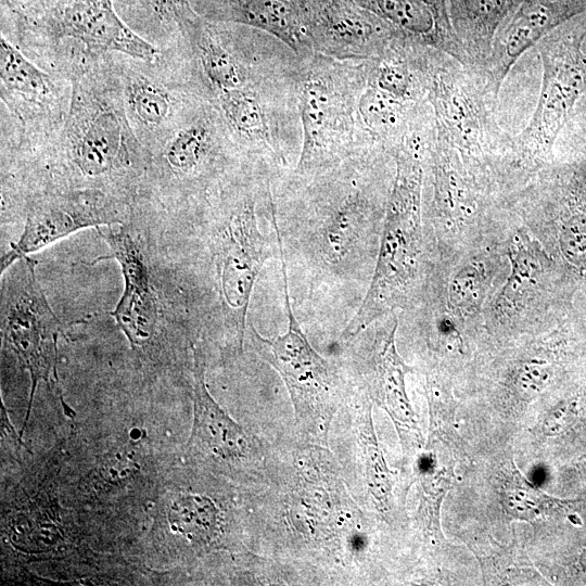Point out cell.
I'll use <instances>...</instances> for the list:
<instances>
[{
	"mask_svg": "<svg viewBox=\"0 0 586 586\" xmlns=\"http://www.w3.org/2000/svg\"><path fill=\"white\" fill-rule=\"evenodd\" d=\"M431 131L421 127L393 150L395 174L379 252L366 295L347 324L351 339L393 313H406L424 297L437 263L422 216L424 157Z\"/></svg>",
	"mask_w": 586,
	"mask_h": 586,
	"instance_id": "1",
	"label": "cell"
},
{
	"mask_svg": "<svg viewBox=\"0 0 586 586\" xmlns=\"http://www.w3.org/2000/svg\"><path fill=\"white\" fill-rule=\"evenodd\" d=\"M509 195L495 174L462 155L434 127L424 157L422 216L437 260L504 243L515 221Z\"/></svg>",
	"mask_w": 586,
	"mask_h": 586,
	"instance_id": "2",
	"label": "cell"
},
{
	"mask_svg": "<svg viewBox=\"0 0 586 586\" xmlns=\"http://www.w3.org/2000/svg\"><path fill=\"white\" fill-rule=\"evenodd\" d=\"M300 56L302 143L289 182L308 180L380 144L364 127L358 111L369 60H337L315 51Z\"/></svg>",
	"mask_w": 586,
	"mask_h": 586,
	"instance_id": "3",
	"label": "cell"
},
{
	"mask_svg": "<svg viewBox=\"0 0 586 586\" xmlns=\"http://www.w3.org/2000/svg\"><path fill=\"white\" fill-rule=\"evenodd\" d=\"M426 99L436 130L462 155L495 174L509 193L530 181L515 137L499 125L497 99L477 69L435 51Z\"/></svg>",
	"mask_w": 586,
	"mask_h": 586,
	"instance_id": "4",
	"label": "cell"
},
{
	"mask_svg": "<svg viewBox=\"0 0 586 586\" xmlns=\"http://www.w3.org/2000/svg\"><path fill=\"white\" fill-rule=\"evenodd\" d=\"M505 250L509 269L485 307V337L501 341L561 323L574 310L576 283L517 220Z\"/></svg>",
	"mask_w": 586,
	"mask_h": 586,
	"instance_id": "5",
	"label": "cell"
},
{
	"mask_svg": "<svg viewBox=\"0 0 586 586\" xmlns=\"http://www.w3.org/2000/svg\"><path fill=\"white\" fill-rule=\"evenodd\" d=\"M512 217L586 290V161H555L509 195Z\"/></svg>",
	"mask_w": 586,
	"mask_h": 586,
	"instance_id": "6",
	"label": "cell"
},
{
	"mask_svg": "<svg viewBox=\"0 0 586 586\" xmlns=\"http://www.w3.org/2000/svg\"><path fill=\"white\" fill-rule=\"evenodd\" d=\"M586 13L546 35L536 44L542 63L537 104L515 137L523 169L532 178L555 161V144L586 92Z\"/></svg>",
	"mask_w": 586,
	"mask_h": 586,
	"instance_id": "7",
	"label": "cell"
},
{
	"mask_svg": "<svg viewBox=\"0 0 586 586\" xmlns=\"http://www.w3.org/2000/svg\"><path fill=\"white\" fill-rule=\"evenodd\" d=\"M582 318L574 309L558 326L501 341L483 337L477 345L482 379L496 400L524 408L550 390L576 354Z\"/></svg>",
	"mask_w": 586,
	"mask_h": 586,
	"instance_id": "8",
	"label": "cell"
},
{
	"mask_svg": "<svg viewBox=\"0 0 586 586\" xmlns=\"http://www.w3.org/2000/svg\"><path fill=\"white\" fill-rule=\"evenodd\" d=\"M282 244V239L278 238L288 330L278 337L265 339L251 324L252 337L265 360L281 375L301 431L314 441L326 443L342 403V392L331 365L311 346L294 315Z\"/></svg>",
	"mask_w": 586,
	"mask_h": 586,
	"instance_id": "9",
	"label": "cell"
},
{
	"mask_svg": "<svg viewBox=\"0 0 586 586\" xmlns=\"http://www.w3.org/2000/svg\"><path fill=\"white\" fill-rule=\"evenodd\" d=\"M245 189L222 220L216 237V264L226 321L240 345L244 337L251 295L265 262L275 247L262 233L256 217V196Z\"/></svg>",
	"mask_w": 586,
	"mask_h": 586,
	"instance_id": "10",
	"label": "cell"
},
{
	"mask_svg": "<svg viewBox=\"0 0 586 586\" xmlns=\"http://www.w3.org/2000/svg\"><path fill=\"white\" fill-rule=\"evenodd\" d=\"M25 268L8 289L2 303V330L31 377L30 404L39 380L50 381L56 369V341L67 323L55 315L35 275L36 262L23 258Z\"/></svg>",
	"mask_w": 586,
	"mask_h": 586,
	"instance_id": "11",
	"label": "cell"
},
{
	"mask_svg": "<svg viewBox=\"0 0 586 586\" xmlns=\"http://www.w3.org/2000/svg\"><path fill=\"white\" fill-rule=\"evenodd\" d=\"M311 51L367 61L384 55L403 39L390 25L353 0H298Z\"/></svg>",
	"mask_w": 586,
	"mask_h": 586,
	"instance_id": "12",
	"label": "cell"
},
{
	"mask_svg": "<svg viewBox=\"0 0 586 586\" xmlns=\"http://www.w3.org/2000/svg\"><path fill=\"white\" fill-rule=\"evenodd\" d=\"M509 269L505 242L437 260L428 291L466 330L484 336L485 307Z\"/></svg>",
	"mask_w": 586,
	"mask_h": 586,
	"instance_id": "13",
	"label": "cell"
},
{
	"mask_svg": "<svg viewBox=\"0 0 586 586\" xmlns=\"http://www.w3.org/2000/svg\"><path fill=\"white\" fill-rule=\"evenodd\" d=\"M114 0H38L28 18L54 38H73L87 48L117 51L152 61L156 48L117 15Z\"/></svg>",
	"mask_w": 586,
	"mask_h": 586,
	"instance_id": "14",
	"label": "cell"
},
{
	"mask_svg": "<svg viewBox=\"0 0 586 586\" xmlns=\"http://www.w3.org/2000/svg\"><path fill=\"white\" fill-rule=\"evenodd\" d=\"M117 222H122V215L116 202L98 190L39 200L30 206L18 241L1 256L0 271L78 230Z\"/></svg>",
	"mask_w": 586,
	"mask_h": 586,
	"instance_id": "15",
	"label": "cell"
},
{
	"mask_svg": "<svg viewBox=\"0 0 586 586\" xmlns=\"http://www.w3.org/2000/svg\"><path fill=\"white\" fill-rule=\"evenodd\" d=\"M586 13V0H522L499 28L481 69L487 91L498 99L507 75L519 58L540 39Z\"/></svg>",
	"mask_w": 586,
	"mask_h": 586,
	"instance_id": "16",
	"label": "cell"
},
{
	"mask_svg": "<svg viewBox=\"0 0 586 586\" xmlns=\"http://www.w3.org/2000/svg\"><path fill=\"white\" fill-rule=\"evenodd\" d=\"M111 253L100 256L91 265L115 258L120 265L124 291L111 316L132 346H141L153 336L158 319L156 294L152 286L143 255L127 230L99 231Z\"/></svg>",
	"mask_w": 586,
	"mask_h": 586,
	"instance_id": "17",
	"label": "cell"
},
{
	"mask_svg": "<svg viewBox=\"0 0 586 586\" xmlns=\"http://www.w3.org/2000/svg\"><path fill=\"white\" fill-rule=\"evenodd\" d=\"M399 314L386 316L375 341L371 362L370 390L373 400L393 421L406 449H421L424 440L406 391V375L412 371L396 347Z\"/></svg>",
	"mask_w": 586,
	"mask_h": 586,
	"instance_id": "18",
	"label": "cell"
},
{
	"mask_svg": "<svg viewBox=\"0 0 586 586\" xmlns=\"http://www.w3.org/2000/svg\"><path fill=\"white\" fill-rule=\"evenodd\" d=\"M461 450L456 429H429V437L415 461L418 481V524L425 538L441 545V508L456 480L457 456Z\"/></svg>",
	"mask_w": 586,
	"mask_h": 586,
	"instance_id": "19",
	"label": "cell"
},
{
	"mask_svg": "<svg viewBox=\"0 0 586 586\" xmlns=\"http://www.w3.org/2000/svg\"><path fill=\"white\" fill-rule=\"evenodd\" d=\"M411 43L444 52L467 65L453 30L448 0H353Z\"/></svg>",
	"mask_w": 586,
	"mask_h": 586,
	"instance_id": "20",
	"label": "cell"
},
{
	"mask_svg": "<svg viewBox=\"0 0 586 586\" xmlns=\"http://www.w3.org/2000/svg\"><path fill=\"white\" fill-rule=\"evenodd\" d=\"M193 424L190 443L194 442L216 457L239 462L252 456L250 436L211 396L205 383V359L193 346Z\"/></svg>",
	"mask_w": 586,
	"mask_h": 586,
	"instance_id": "21",
	"label": "cell"
},
{
	"mask_svg": "<svg viewBox=\"0 0 586 586\" xmlns=\"http://www.w3.org/2000/svg\"><path fill=\"white\" fill-rule=\"evenodd\" d=\"M214 12L229 22L265 31L298 55L311 52L298 0H212Z\"/></svg>",
	"mask_w": 586,
	"mask_h": 586,
	"instance_id": "22",
	"label": "cell"
},
{
	"mask_svg": "<svg viewBox=\"0 0 586 586\" xmlns=\"http://www.w3.org/2000/svg\"><path fill=\"white\" fill-rule=\"evenodd\" d=\"M522 0H448V14L467 65L481 69L504 22Z\"/></svg>",
	"mask_w": 586,
	"mask_h": 586,
	"instance_id": "23",
	"label": "cell"
},
{
	"mask_svg": "<svg viewBox=\"0 0 586 586\" xmlns=\"http://www.w3.org/2000/svg\"><path fill=\"white\" fill-rule=\"evenodd\" d=\"M358 111L369 135L391 153L431 113L432 107L428 99L405 102L367 84L359 98Z\"/></svg>",
	"mask_w": 586,
	"mask_h": 586,
	"instance_id": "24",
	"label": "cell"
},
{
	"mask_svg": "<svg viewBox=\"0 0 586 586\" xmlns=\"http://www.w3.org/2000/svg\"><path fill=\"white\" fill-rule=\"evenodd\" d=\"M73 160L87 176H100L126 163L125 128L114 110L100 109L75 137Z\"/></svg>",
	"mask_w": 586,
	"mask_h": 586,
	"instance_id": "25",
	"label": "cell"
},
{
	"mask_svg": "<svg viewBox=\"0 0 586 586\" xmlns=\"http://www.w3.org/2000/svg\"><path fill=\"white\" fill-rule=\"evenodd\" d=\"M499 501L512 520L535 522L552 517H570L574 507L585 499H560L531 483L513 460L504 464L498 480Z\"/></svg>",
	"mask_w": 586,
	"mask_h": 586,
	"instance_id": "26",
	"label": "cell"
},
{
	"mask_svg": "<svg viewBox=\"0 0 586 586\" xmlns=\"http://www.w3.org/2000/svg\"><path fill=\"white\" fill-rule=\"evenodd\" d=\"M204 113L182 127L170 140L165 158L171 169L180 173L195 170L217 148V124Z\"/></svg>",
	"mask_w": 586,
	"mask_h": 586,
	"instance_id": "27",
	"label": "cell"
},
{
	"mask_svg": "<svg viewBox=\"0 0 586 586\" xmlns=\"http://www.w3.org/2000/svg\"><path fill=\"white\" fill-rule=\"evenodd\" d=\"M359 437L368 492L375 509L381 515L387 518L394 507L393 483L391 472L374 432L371 406L362 415Z\"/></svg>",
	"mask_w": 586,
	"mask_h": 586,
	"instance_id": "28",
	"label": "cell"
},
{
	"mask_svg": "<svg viewBox=\"0 0 586 586\" xmlns=\"http://www.w3.org/2000/svg\"><path fill=\"white\" fill-rule=\"evenodd\" d=\"M168 519L175 531L194 542L209 543L220 531L217 508L208 498L199 495L175 499Z\"/></svg>",
	"mask_w": 586,
	"mask_h": 586,
	"instance_id": "29",
	"label": "cell"
},
{
	"mask_svg": "<svg viewBox=\"0 0 586 586\" xmlns=\"http://www.w3.org/2000/svg\"><path fill=\"white\" fill-rule=\"evenodd\" d=\"M0 78L2 87L25 98L37 100L48 94L49 77L28 61L3 36L0 38Z\"/></svg>",
	"mask_w": 586,
	"mask_h": 586,
	"instance_id": "30",
	"label": "cell"
},
{
	"mask_svg": "<svg viewBox=\"0 0 586 586\" xmlns=\"http://www.w3.org/2000/svg\"><path fill=\"white\" fill-rule=\"evenodd\" d=\"M127 97L136 117L148 126L162 124L171 111L169 93L143 76L130 80Z\"/></svg>",
	"mask_w": 586,
	"mask_h": 586,
	"instance_id": "31",
	"label": "cell"
},
{
	"mask_svg": "<svg viewBox=\"0 0 586 586\" xmlns=\"http://www.w3.org/2000/svg\"><path fill=\"white\" fill-rule=\"evenodd\" d=\"M486 583L519 584L537 581V571L519 551L513 548H500L489 556H477Z\"/></svg>",
	"mask_w": 586,
	"mask_h": 586,
	"instance_id": "32",
	"label": "cell"
},
{
	"mask_svg": "<svg viewBox=\"0 0 586 586\" xmlns=\"http://www.w3.org/2000/svg\"><path fill=\"white\" fill-rule=\"evenodd\" d=\"M582 415H586V387L551 406L540 420L539 431L545 437L561 436L572 429Z\"/></svg>",
	"mask_w": 586,
	"mask_h": 586,
	"instance_id": "33",
	"label": "cell"
},
{
	"mask_svg": "<svg viewBox=\"0 0 586 586\" xmlns=\"http://www.w3.org/2000/svg\"><path fill=\"white\" fill-rule=\"evenodd\" d=\"M160 20H181L191 11L188 0H139Z\"/></svg>",
	"mask_w": 586,
	"mask_h": 586,
	"instance_id": "34",
	"label": "cell"
},
{
	"mask_svg": "<svg viewBox=\"0 0 586 586\" xmlns=\"http://www.w3.org/2000/svg\"><path fill=\"white\" fill-rule=\"evenodd\" d=\"M569 122L574 125L575 144L583 152L581 160L586 161V92L577 103Z\"/></svg>",
	"mask_w": 586,
	"mask_h": 586,
	"instance_id": "35",
	"label": "cell"
},
{
	"mask_svg": "<svg viewBox=\"0 0 586 586\" xmlns=\"http://www.w3.org/2000/svg\"><path fill=\"white\" fill-rule=\"evenodd\" d=\"M565 477L570 483H583L586 481V454L566 469Z\"/></svg>",
	"mask_w": 586,
	"mask_h": 586,
	"instance_id": "36",
	"label": "cell"
},
{
	"mask_svg": "<svg viewBox=\"0 0 586 586\" xmlns=\"http://www.w3.org/2000/svg\"><path fill=\"white\" fill-rule=\"evenodd\" d=\"M573 569L581 575L586 577V542L579 548L575 556Z\"/></svg>",
	"mask_w": 586,
	"mask_h": 586,
	"instance_id": "37",
	"label": "cell"
}]
</instances>
